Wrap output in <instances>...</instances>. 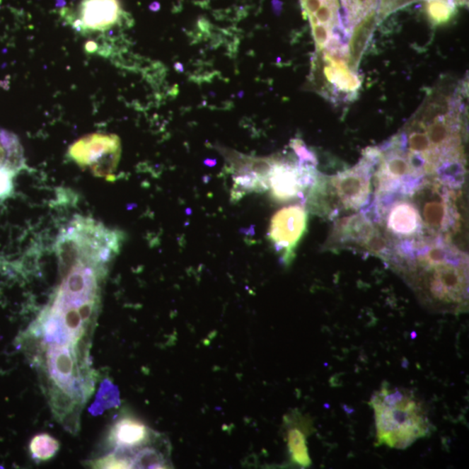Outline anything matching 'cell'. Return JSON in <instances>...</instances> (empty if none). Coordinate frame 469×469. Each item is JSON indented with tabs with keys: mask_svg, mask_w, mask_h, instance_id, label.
Listing matches in <instances>:
<instances>
[{
	"mask_svg": "<svg viewBox=\"0 0 469 469\" xmlns=\"http://www.w3.org/2000/svg\"><path fill=\"white\" fill-rule=\"evenodd\" d=\"M398 255L405 260L407 269L417 287L424 291L432 303L461 307L468 300L466 257L444 239L425 238L406 242Z\"/></svg>",
	"mask_w": 469,
	"mask_h": 469,
	"instance_id": "1",
	"label": "cell"
},
{
	"mask_svg": "<svg viewBox=\"0 0 469 469\" xmlns=\"http://www.w3.org/2000/svg\"><path fill=\"white\" fill-rule=\"evenodd\" d=\"M349 20L357 24L367 18L374 8L376 0H342Z\"/></svg>",
	"mask_w": 469,
	"mask_h": 469,
	"instance_id": "18",
	"label": "cell"
},
{
	"mask_svg": "<svg viewBox=\"0 0 469 469\" xmlns=\"http://www.w3.org/2000/svg\"><path fill=\"white\" fill-rule=\"evenodd\" d=\"M59 442L48 434L34 436L30 444V451L33 459L48 461L54 457L59 450Z\"/></svg>",
	"mask_w": 469,
	"mask_h": 469,
	"instance_id": "15",
	"label": "cell"
},
{
	"mask_svg": "<svg viewBox=\"0 0 469 469\" xmlns=\"http://www.w3.org/2000/svg\"><path fill=\"white\" fill-rule=\"evenodd\" d=\"M15 173L10 168L0 165V201L6 200L13 192Z\"/></svg>",
	"mask_w": 469,
	"mask_h": 469,
	"instance_id": "22",
	"label": "cell"
},
{
	"mask_svg": "<svg viewBox=\"0 0 469 469\" xmlns=\"http://www.w3.org/2000/svg\"><path fill=\"white\" fill-rule=\"evenodd\" d=\"M52 403L53 410L58 412L61 417L69 414L74 410V396L69 393L61 390L60 388H53L52 393Z\"/></svg>",
	"mask_w": 469,
	"mask_h": 469,
	"instance_id": "20",
	"label": "cell"
},
{
	"mask_svg": "<svg viewBox=\"0 0 469 469\" xmlns=\"http://www.w3.org/2000/svg\"><path fill=\"white\" fill-rule=\"evenodd\" d=\"M61 16L85 33L108 32L129 20L120 0H82L77 10L63 9Z\"/></svg>",
	"mask_w": 469,
	"mask_h": 469,
	"instance_id": "8",
	"label": "cell"
},
{
	"mask_svg": "<svg viewBox=\"0 0 469 469\" xmlns=\"http://www.w3.org/2000/svg\"><path fill=\"white\" fill-rule=\"evenodd\" d=\"M133 468H163L165 461L154 448H146L132 457Z\"/></svg>",
	"mask_w": 469,
	"mask_h": 469,
	"instance_id": "19",
	"label": "cell"
},
{
	"mask_svg": "<svg viewBox=\"0 0 469 469\" xmlns=\"http://www.w3.org/2000/svg\"><path fill=\"white\" fill-rule=\"evenodd\" d=\"M377 156L378 152L375 151L352 169L326 178L327 194L334 216L341 211H359L368 204L371 194L372 166Z\"/></svg>",
	"mask_w": 469,
	"mask_h": 469,
	"instance_id": "5",
	"label": "cell"
},
{
	"mask_svg": "<svg viewBox=\"0 0 469 469\" xmlns=\"http://www.w3.org/2000/svg\"><path fill=\"white\" fill-rule=\"evenodd\" d=\"M110 438L120 449L132 450L147 444L150 440V429L135 418L125 417L114 424Z\"/></svg>",
	"mask_w": 469,
	"mask_h": 469,
	"instance_id": "13",
	"label": "cell"
},
{
	"mask_svg": "<svg viewBox=\"0 0 469 469\" xmlns=\"http://www.w3.org/2000/svg\"><path fill=\"white\" fill-rule=\"evenodd\" d=\"M383 199V198H381ZM376 201L377 211L383 219L388 236H395L404 241L424 238V226L420 213L414 202L407 198Z\"/></svg>",
	"mask_w": 469,
	"mask_h": 469,
	"instance_id": "10",
	"label": "cell"
},
{
	"mask_svg": "<svg viewBox=\"0 0 469 469\" xmlns=\"http://www.w3.org/2000/svg\"><path fill=\"white\" fill-rule=\"evenodd\" d=\"M369 32H371L369 26H365V24H362L357 32L354 33L352 43V53L354 60H360L359 59L365 47L366 42L369 39Z\"/></svg>",
	"mask_w": 469,
	"mask_h": 469,
	"instance_id": "23",
	"label": "cell"
},
{
	"mask_svg": "<svg viewBox=\"0 0 469 469\" xmlns=\"http://www.w3.org/2000/svg\"><path fill=\"white\" fill-rule=\"evenodd\" d=\"M409 196L430 235H447L458 228L459 212L453 189L436 179H424Z\"/></svg>",
	"mask_w": 469,
	"mask_h": 469,
	"instance_id": "4",
	"label": "cell"
},
{
	"mask_svg": "<svg viewBox=\"0 0 469 469\" xmlns=\"http://www.w3.org/2000/svg\"><path fill=\"white\" fill-rule=\"evenodd\" d=\"M325 74L330 82L335 83L342 91H354L360 86L356 76L342 63L334 61L331 67L325 68Z\"/></svg>",
	"mask_w": 469,
	"mask_h": 469,
	"instance_id": "16",
	"label": "cell"
},
{
	"mask_svg": "<svg viewBox=\"0 0 469 469\" xmlns=\"http://www.w3.org/2000/svg\"><path fill=\"white\" fill-rule=\"evenodd\" d=\"M311 26L313 37H314L316 47L319 50L325 48L328 44H329L331 35H332V30L319 24Z\"/></svg>",
	"mask_w": 469,
	"mask_h": 469,
	"instance_id": "24",
	"label": "cell"
},
{
	"mask_svg": "<svg viewBox=\"0 0 469 469\" xmlns=\"http://www.w3.org/2000/svg\"><path fill=\"white\" fill-rule=\"evenodd\" d=\"M307 429L304 427L294 425L287 431V445L289 456L294 463L301 468H308L312 461L307 446Z\"/></svg>",
	"mask_w": 469,
	"mask_h": 469,
	"instance_id": "14",
	"label": "cell"
},
{
	"mask_svg": "<svg viewBox=\"0 0 469 469\" xmlns=\"http://www.w3.org/2000/svg\"><path fill=\"white\" fill-rule=\"evenodd\" d=\"M426 13L434 25L446 24L456 13V7L449 0H427Z\"/></svg>",
	"mask_w": 469,
	"mask_h": 469,
	"instance_id": "17",
	"label": "cell"
},
{
	"mask_svg": "<svg viewBox=\"0 0 469 469\" xmlns=\"http://www.w3.org/2000/svg\"><path fill=\"white\" fill-rule=\"evenodd\" d=\"M308 212L302 205L279 209L270 221L269 238L286 266L291 265L301 240L306 233Z\"/></svg>",
	"mask_w": 469,
	"mask_h": 469,
	"instance_id": "9",
	"label": "cell"
},
{
	"mask_svg": "<svg viewBox=\"0 0 469 469\" xmlns=\"http://www.w3.org/2000/svg\"><path fill=\"white\" fill-rule=\"evenodd\" d=\"M390 236L384 234L367 216L356 214L339 221L330 236V245L356 246L386 260L393 255Z\"/></svg>",
	"mask_w": 469,
	"mask_h": 469,
	"instance_id": "7",
	"label": "cell"
},
{
	"mask_svg": "<svg viewBox=\"0 0 469 469\" xmlns=\"http://www.w3.org/2000/svg\"><path fill=\"white\" fill-rule=\"evenodd\" d=\"M123 242V232L88 217L76 216L57 238L60 276H66L79 262L108 270V264L120 254Z\"/></svg>",
	"mask_w": 469,
	"mask_h": 469,
	"instance_id": "3",
	"label": "cell"
},
{
	"mask_svg": "<svg viewBox=\"0 0 469 469\" xmlns=\"http://www.w3.org/2000/svg\"><path fill=\"white\" fill-rule=\"evenodd\" d=\"M47 365L57 386L75 398L74 349L71 350L69 344H52L47 350Z\"/></svg>",
	"mask_w": 469,
	"mask_h": 469,
	"instance_id": "12",
	"label": "cell"
},
{
	"mask_svg": "<svg viewBox=\"0 0 469 469\" xmlns=\"http://www.w3.org/2000/svg\"><path fill=\"white\" fill-rule=\"evenodd\" d=\"M98 50V45L94 41H89L86 44V51L88 52H95Z\"/></svg>",
	"mask_w": 469,
	"mask_h": 469,
	"instance_id": "25",
	"label": "cell"
},
{
	"mask_svg": "<svg viewBox=\"0 0 469 469\" xmlns=\"http://www.w3.org/2000/svg\"><path fill=\"white\" fill-rule=\"evenodd\" d=\"M91 466L94 468H133L132 458L122 456L120 453H112L103 458L93 461Z\"/></svg>",
	"mask_w": 469,
	"mask_h": 469,
	"instance_id": "21",
	"label": "cell"
},
{
	"mask_svg": "<svg viewBox=\"0 0 469 469\" xmlns=\"http://www.w3.org/2000/svg\"><path fill=\"white\" fill-rule=\"evenodd\" d=\"M318 173L307 165L296 166L277 159L269 177V190L274 200L287 202L302 197Z\"/></svg>",
	"mask_w": 469,
	"mask_h": 469,
	"instance_id": "11",
	"label": "cell"
},
{
	"mask_svg": "<svg viewBox=\"0 0 469 469\" xmlns=\"http://www.w3.org/2000/svg\"><path fill=\"white\" fill-rule=\"evenodd\" d=\"M122 154L121 140L114 134L93 133L72 144L68 156L82 168H89L95 177L110 180L117 169Z\"/></svg>",
	"mask_w": 469,
	"mask_h": 469,
	"instance_id": "6",
	"label": "cell"
},
{
	"mask_svg": "<svg viewBox=\"0 0 469 469\" xmlns=\"http://www.w3.org/2000/svg\"><path fill=\"white\" fill-rule=\"evenodd\" d=\"M369 406L375 413L377 446L406 449L431 434L428 412L413 391L384 383Z\"/></svg>",
	"mask_w": 469,
	"mask_h": 469,
	"instance_id": "2",
	"label": "cell"
}]
</instances>
